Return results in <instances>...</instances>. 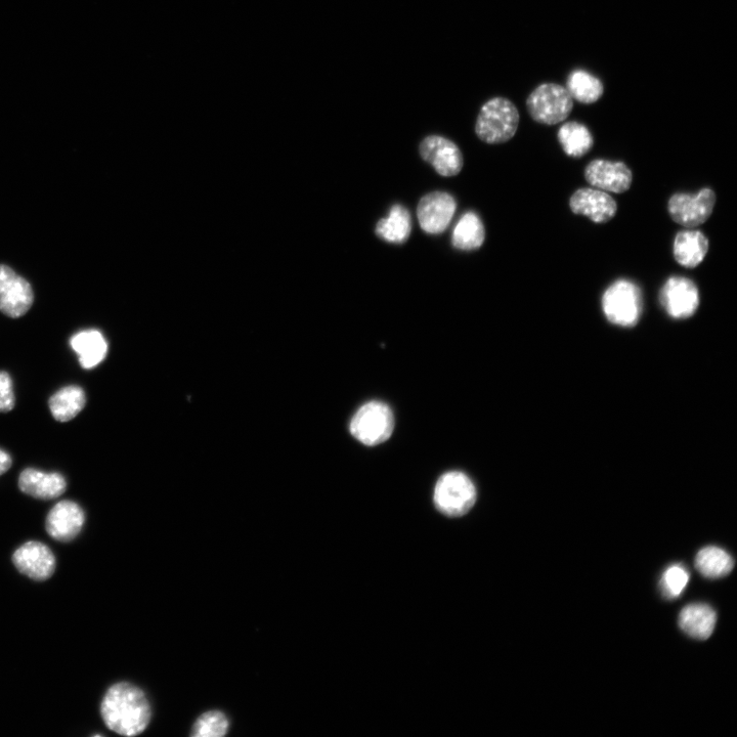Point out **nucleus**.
<instances>
[{"label": "nucleus", "instance_id": "6ab92c4d", "mask_svg": "<svg viewBox=\"0 0 737 737\" xmlns=\"http://www.w3.org/2000/svg\"><path fill=\"white\" fill-rule=\"evenodd\" d=\"M717 616L711 606L702 603L690 604L679 616L680 628L690 637L706 640L715 630Z\"/></svg>", "mask_w": 737, "mask_h": 737}, {"label": "nucleus", "instance_id": "f8f14e48", "mask_svg": "<svg viewBox=\"0 0 737 737\" xmlns=\"http://www.w3.org/2000/svg\"><path fill=\"white\" fill-rule=\"evenodd\" d=\"M16 569L31 580H49L56 571L57 561L53 551L37 541L20 546L13 554Z\"/></svg>", "mask_w": 737, "mask_h": 737}, {"label": "nucleus", "instance_id": "20e7f679", "mask_svg": "<svg viewBox=\"0 0 737 737\" xmlns=\"http://www.w3.org/2000/svg\"><path fill=\"white\" fill-rule=\"evenodd\" d=\"M394 429L395 417L392 409L377 401L363 405L356 412L350 424L352 436L369 447L388 441Z\"/></svg>", "mask_w": 737, "mask_h": 737}, {"label": "nucleus", "instance_id": "dca6fc26", "mask_svg": "<svg viewBox=\"0 0 737 737\" xmlns=\"http://www.w3.org/2000/svg\"><path fill=\"white\" fill-rule=\"evenodd\" d=\"M19 488L24 494L35 499L54 500L64 494L67 484L60 473H46L27 468L20 474Z\"/></svg>", "mask_w": 737, "mask_h": 737}, {"label": "nucleus", "instance_id": "9d476101", "mask_svg": "<svg viewBox=\"0 0 737 737\" xmlns=\"http://www.w3.org/2000/svg\"><path fill=\"white\" fill-rule=\"evenodd\" d=\"M421 158L430 164L440 176L452 178L459 175L464 165L460 148L442 136H428L419 145Z\"/></svg>", "mask_w": 737, "mask_h": 737}, {"label": "nucleus", "instance_id": "c85d7f7f", "mask_svg": "<svg viewBox=\"0 0 737 737\" xmlns=\"http://www.w3.org/2000/svg\"><path fill=\"white\" fill-rule=\"evenodd\" d=\"M13 461L11 456L3 450H0V475L5 474L11 467Z\"/></svg>", "mask_w": 737, "mask_h": 737}, {"label": "nucleus", "instance_id": "ddd939ff", "mask_svg": "<svg viewBox=\"0 0 737 737\" xmlns=\"http://www.w3.org/2000/svg\"><path fill=\"white\" fill-rule=\"evenodd\" d=\"M585 179L595 189L623 194L632 186L633 173L623 162L596 159L587 165Z\"/></svg>", "mask_w": 737, "mask_h": 737}, {"label": "nucleus", "instance_id": "f257e3e1", "mask_svg": "<svg viewBox=\"0 0 737 737\" xmlns=\"http://www.w3.org/2000/svg\"><path fill=\"white\" fill-rule=\"evenodd\" d=\"M106 726L122 736H137L150 724L152 710L145 692L138 686L119 682L106 692L101 703Z\"/></svg>", "mask_w": 737, "mask_h": 737}, {"label": "nucleus", "instance_id": "4468645a", "mask_svg": "<svg viewBox=\"0 0 737 737\" xmlns=\"http://www.w3.org/2000/svg\"><path fill=\"white\" fill-rule=\"evenodd\" d=\"M570 207L575 214L587 216L595 224L611 222L618 211L617 202L610 194L590 188L576 191L571 197Z\"/></svg>", "mask_w": 737, "mask_h": 737}, {"label": "nucleus", "instance_id": "f03ea898", "mask_svg": "<svg viewBox=\"0 0 737 737\" xmlns=\"http://www.w3.org/2000/svg\"><path fill=\"white\" fill-rule=\"evenodd\" d=\"M519 120V112L510 100L493 98L481 108L475 134L486 144H504L516 135Z\"/></svg>", "mask_w": 737, "mask_h": 737}, {"label": "nucleus", "instance_id": "412c9836", "mask_svg": "<svg viewBox=\"0 0 737 737\" xmlns=\"http://www.w3.org/2000/svg\"><path fill=\"white\" fill-rule=\"evenodd\" d=\"M485 240L486 229L480 215L473 211L463 214L453 232V247L461 251H474L480 249Z\"/></svg>", "mask_w": 737, "mask_h": 737}, {"label": "nucleus", "instance_id": "a878e982", "mask_svg": "<svg viewBox=\"0 0 737 737\" xmlns=\"http://www.w3.org/2000/svg\"><path fill=\"white\" fill-rule=\"evenodd\" d=\"M230 721L221 711H209L201 715L192 729L194 737H223L229 732Z\"/></svg>", "mask_w": 737, "mask_h": 737}, {"label": "nucleus", "instance_id": "6e6552de", "mask_svg": "<svg viewBox=\"0 0 737 737\" xmlns=\"http://www.w3.org/2000/svg\"><path fill=\"white\" fill-rule=\"evenodd\" d=\"M457 209L455 198L446 192H431L418 203L417 218L423 232L429 235L444 233Z\"/></svg>", "mask_w": 737, "mask_h": 737}, {"label": "nucleus", "instance_id": "1a4fd4ad", "mask_svg": "<svg viewBox=\"0 0 737 737\" xmlns=\"http://www.w3.org/2000/svg\"><path fill=\"white\" fill-rule=\"evenodd\" d=\"M667 314L677 320L695 315L700 306V293L695 282L684 277H671L660 292Z\"/></svg>", "mask_w": 737, "mask_h": 737}, {"label": "nucleus", "instance_id": "9b49d317", "mask_svg": "<svg viewBox=\"0 0 737 737\" xmlns=\"http://www.w3.org/2000/svg\"><path fill=\"white\" fill-rule=\"evenodd\" d=\"M33 299L30 284L8 266L0 265V312L20 318L31 309Z\"/></svg>", "mask_w": 737, "mask_h": 737}, {"label": "nucleus", "instance_id": "4be33fe9", "mask_svg": "<svg viewBox=\"0 0 737 737\" xmlns=\"http://www.w3.org/2000/svg\"><path fill=\"white\" fill-rule=\"evenodd\" d=\"M558 141L565 153L574 158H581L589 153L594 140L590 130L582 123L568 122L559 128Z\"/></svg>", "mask_w": 737, "mask_h": 737}, {"label": "nucleus", "instance_id": "5701e85b", "mask_svg": "<svg viewBox=\"0 0 737 737\" xmlns=\"http://www.w3.org/2000/svg\"><path fill=\"white\" fill-rule=\"evenodd\" d=\"M85 404L86 397L83 389L76 385L60 389L49 402L52 415L59 422L74 419L83 410Z\"/></svg>", "mask_w": 737, "mask_h": 737}, {"label": "nucleus", "instance_id": "2eb2a0df", "mask_svg": "<svg viewBox=\"0 0 737 737\" xmlns=\"http://www.w3.org/2000/svg\"><path fill=\"white\" fill-rule=\"evenodd\" d=\"M84 522L85 514L82 508L73 501L64 500L50 511L46 528L54 540L70 542L80 534Z\"/></svg>", "mask_w": 737, "mask_h": 737}, {"label": "nucleus", "instance_id": "aec40b11", "mask_svg": "<svg viewBox=\"0 0 737 737\" xmlns=\"http://www.w3.org/2000/svg\"><path fill=\"white\" fill-rule=\"evenodd\" d=\"M412 232V220L409 210L396 204L390 208L387 219L380 220L375 227V234L381 240L402 245L406 243Z\"/></svg>", "mask_w": 737, "mask_h": 737}, {"label": "nucleus", "instance_id": "7ed1b4c3", "mask_svg": "<svg viewBox=\"0 0 737 737\" xmlns=\"http://www.w3.org/2000/svg\"><path fill=\"white\" fill-rule=\"evenodd\" d=\"M603 313L611 323L621 327H634L643 310L640 288L628 280L613 283L602 296Z\"/></svg>", "mask_w": 737, "mask_h": 737}, {"label": "nucleus", "instance_id": "0eeeda50", "mask_svg": "<svg viewBox=\"0 0 737 737\" xmlns=\"http://www.w3.org/2000/svg\"><path fill=\"white\" fill-rule=\"evenodd\" d=\"M716 201V193L710 188L693 195L678 193L670 198L668 210L676 224L693 229L704 225L711 218Z\"/></svg>", "mask_w": 737, "mask_h": 737}, {"label": "nucleus", "instance_id": "bb28decb", "mask_svg": "<svg viewBox=\"0 0 737 737\" xmlns=\"http://www.w3.org/2000/svg\"><path fill=\"white\" fill-rule=\"evenodd\" d=\"M689 582L688 571L680 565L668 568L661 581V589L665 597L674 599L679 597Z\"/></svg>", "mask_w": 737, "mask_h": 737}, {"label": "nucleus", "instance_id": "a211bd4d", "mask_svg": "<svg viewBox=\"0 0 737 737\" xmlns=\"http://www.w3.org/2000/svg\"><path fill=\"white\" fill-rule=\"evenodd\" d=\"M70 345L85 370L100 365L108 354V343L98 330H85L73 335Z\"/></svg>", "mask_w": 737, "mask_h": 737}, {"label": "nucleus", "instance_id": "423d86ee", "mask_svg": "<svg viewBox=\"0 0 737 737\" xmlns=\"http://www.w3.org/2000/svg\"><path fill=\"white\" fill-rule=\"evenodd\" d=\"M530 116L538 123L555 125L565 121L574 109L569 91L556 83H544L527 100Z\"/></svg>", "mask_w": 737, "mask_h": 737}, {"label": "nucleus", "instance_id": "f3484780", "mask_svg": "<svg viewBox=\"0 0 737 737\" xmlns=\"http://www.w3.org/2000/svg\"><path fill=\"white\" fill-rule=\"evenodd\" d=\"M710 243L701 231L685 230L676 235L674 257L676 262L687 269H696L708 254Z\"/></svg>", "mask_w": 737, "mask_h": 737}, {"label": "nucleus", "instance_id": "cd10ccee", "mask_svg": "<svg viewBox=\"0 0 737 737\" xmlns=\"http://www.w3.org/2000/svg\"><path fill=\"white\" fill-rule=\"evenodd\" d=\"M13 380L9 373L0 371V413H8L15 407Z\"/></svg>", "mask_w": 737, "mask_h": 737}, {"label": "nucleus", "instance_id": "393cba45", "mask_svg": "<svg viewBox=\"0 0 737 737\" xmlns=\"http://www.w3.org/2000/svg\"><path fill=\"white\" fill-rule=\"evenodd\" d=\"M567 90L573 99L586 105L596 103L604 93L602 82L584 70H576L569 76Z\"/></svg>", "mask_w": 737, "mask_h": 737}, {"label": "nucleus", "instance_id": "39448f33", "mask_svg": "<svg viewBox=\"0 0 737 737\" xmlns=\"http://www.w3.org/2000/svg\"><path fill=\"white\" fill-rule=\"evenodd\" d=\"M476 495V488L465 473L450 471L438 481L433 501L443 514L460 517L472 509Z\"/></svg>", "mask_w": 737, "mask_h": 737}, {"label": "nucleus", "instance_id": "b1692460", "mask_svg": "<svg viewBox=\"0 0 737 737\" xmlns=\"http://www.w3.org/2000/svg\"><path fill=\"white\" fill-rule=\"evenodd\" d=\"M696 567L704 577L719 579L730 574L734 561L725 550L718 547H706L698 553Z\"/></svg>", "mask_w": 737, "mask_h": 737}]
</instances>
